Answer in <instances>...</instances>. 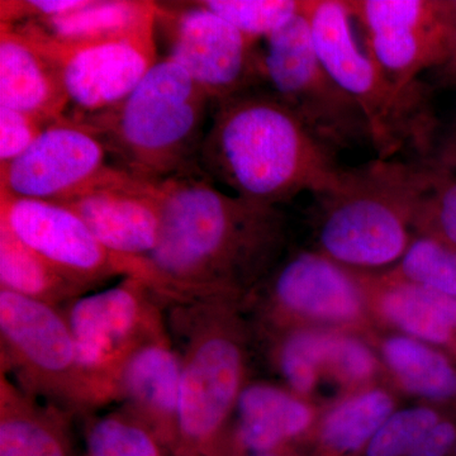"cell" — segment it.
Wrapping results in <instances>:
<instances>
[{
	"instance_id": "obj_1",
	"label": "cell",
	"mask_w": 456,
	"mask_h": 456,
	"mask_svg": "<svg viewBox=\"0 0 456 456\" xmlns=\"http://www.w3.org/2000/svg\"><path fill=\"white\" fill-rule=\"evenodd\" d=\"M158 184L161 224L141 281L165 303H245L277 268L285 242L281 207L228 194L200 165Z\"/></svg>"
},
{
	"instance_id": "obj_7",
	"label": "cell",
	"mask_w": 456,
	"mask_h": 456,
	"mask_svg": "<svg viewBox=\"0 0 456 456\" xmlns=\"http://www.w3.org/2000/svg\"><path fill=\"white\" fill-rule=\"evenodd\" d=\"M0 365L16 386L68 412L103 406L61 308L0 289Z\"/></svg>"
},
{
	"instance_id": "obj_24",
	"label": "cell",
	"mask_w": 456,
	"mask_h": 456,
	"mask_svg": "<svg viewBox=\"0 0 456 456\" xmlns=\"http://www.w3.org/2000/svg\"><path fill=\"white\" fill-rule=\"evenodd\" d=\"M384 362L404 391L456 411V364L436 347L404 335L382 344Z\"/></svg>"
},
{
	"instance_id": "obj_21",
	"label": "cell",
	"mask_w": 456,
	"mask_h": 456,
	"mask_svg": "<svg viewBox=\"0 0 456 456\" xmlns=\"http://www.w3.org/2000/svg\"><path fill=\"white\" fill-rule=\"evenodd\" d=\"M0 456H74L70 412L23 392L0 373Z\"/></svg>"
},
{
	"instance_id": "obj_15",
	"label": "cell",
	"mask_w": 456,
	"mask_h": 456,
	"mask_svg": "<svg viewBox=\"0 0 456 456\" xmlns=\"http://www.w3.org/2000/svg\"><path fill=\"white\" fill-rule=\"evenodd\" d=\"M0 222L60 274L89 290L112 277H132L128 261L106 250L68 207L0 193Z\"/></svg>"
},
{
	"instance_id": "obj_31",
	"label": "cell",
	"mask_w": 456,
	"mask_h": 456,
	"mask_svg": "<svg viewBox=\"0 0 456 456\" xmlns=\"http://www.w3.org/2000/svg\"><path fill=\"white\" fill-rule=\"evenodd\" d=\"M428 182L417 213L415 232L456 248V174L428 164Z\"/></svg>"
},
{
	"instance_id": "obj_17",
	"label": "cell",
	"mask_w": 456,
	"mask_h": 456,
	"mask_svg": "<svg viewBox=\"0 0 456 456\" xmlns=\"http://www.w3.org/2000/svg\"><path fill=\"white\" fill-rule=\"evenodd\" d=\"M180 371L179 353L167 327L125 360L114 384V402L154 432L170 456H184Z\"/></svg>"
},
{
	"instance_id": "obj_29",
	"label": "cell",
	"mask_w": 456,
	"mask_h": 456,
	"mask_svg": "<svg viewBox=\"0 0 456 456\" xmlns=\"http://www.w3.org/2000/svg\"><path fill=\"white\" fill-rule=\"evenodd\" d=\"M200 4L259 42L298 16L303 0H204Z\"/></svg>"
},
{
	"instance_id": "obj_9",
	"label": "cell",
	"mask_w": 456,
	"mask_h": 456,
	"mask_svg": "<svg viewBox=\"0 0 456 456\" xmlns=\"http://www.w3.org/2000/svg\"><path fill=\"white\" fill-rule=\"evenodd\" d=\"M77 356L102 403L114 402V384L125 360L142 342L167 329L165 303L139 278L84 294L61 308Z\"/></svg>"
},
{
	"instance_id": "obj_22",
	"label": "cell",
	"mask_w": 456,
	"mask_h": 456,
	"mask_svg": "<svg viewBox=\"0 0 456 456\" xmlns=\"http://www.w3.org/2000/svg\"><path fill=\"white\" fill-rule=\"evenodd\" d=\"M159 3L146 0H88L61 16L25 22L61 46L94 44L155 28Z\"/></svg>"
},
{
	"instance_id": "obj_10",
	"label": "cell",
	"mask_w": 456,
	"mask_h": 456,
	"mask_svg": "<svg viewBox=\"0 0 456 456\" xmlns=\"http://www.w3.org/2000/svg\"><path fill=\"white\" fill-rule=\"evenodd\" d=\"M158 20L169 35V56L208 94L213 103L264 86L257 42L200 4H159Z\"/></svg>"
},
{
	"instance_id": "obj_30",
	"label": "cell",
	"mask_w": 456,
	"mask_h": 456,
	"mask_svg": "<svg viewBox=\"0 0 456 456\" xmlns=\"http://www.w3.org/2000/svg\"><path fill=\"white\" fill-rule=\"evenodd\" d=\"M450 411L432 403L395 410L375 432L364 456H411L425 435Z\"/></svg>"
},
{
	"instance_id": "obj_13",
	"label": "cell",
	"mask_w": 456,
	"mask_h": 456,
	"mask_svg": "<svg viewBox=\"0 0 456 456\" xmlns=\"http://www.w3.org/2000/svg\"><path fill=\"white\" fill-rule=\"evenodd\" d=\"M12 26L26 32L59 62L69 106L74 108L71 118L93 116L116 106L158 62L155 28L113 40L61 46L27 23Z\"/></svg>"
},
{
	"instance_id": "obj_28",
	"label": "cell",
	"mask_w": 456,
	"mask_h": 456,
	"mask_svg": "<svg viewBox=\"0 0 456 456\" xmlns=\"http://www.w3.org/2000/svg\"><path fill=\"white\" fill-rule=\"evenodd\" d=\"M386 273L456 298V248L436 237L415 232L406 253Z\"/></svg>"
},
{
	"instance_id": "obj_36",
	"label": "cell",
	"mask_w": 456,
	"mask_h": 456,
	"mask_svg": "<svg viewBox=\"0 0 456 456\" xmlns=\"http://www.w3.org/2000/svg\"><path fill=\"white\" fill-rule=\"evenodd\" d=\"M445 2L446 23H448V47L443 65L434 70L435 79L441 86L456 88V0Z\"/></svg>"
},
{
	"instance_id": "obj_27",
	"label": "cell",
	"mask_w": 456,
	"mask_h": 456,
	"mask_svg": "<svg viewBox=\"0 0 456 456\" xmlns=\"http://www.w3.org/2000/svg\"><path fill=\"white\" fill-rule=\"evenodd\" d=\"M80 456H170L154 432L123 408L94 417Z\"/></svg>"
},
{
	"instance_id": "obj_16",
	"label": "cell",
	"mask_w": 456,
	"mask_h": 456,
	"mask_svg": "<svg viewBox=\"0 0 456 456\" xmlns=\"http://www.w3.org/2000/svg\"><path fill=\"white\" fill-rule=\"evenodd\" d=\"M59 204L77 213L93 235L114 256L139 272L158 244L161 206L158 184L134 178L121 169L82 193Z\"/></svg>"
},
{
	"instance_id": "obj_34",
	"label": "cell",
	"mask_w": 456,
	"mask_h": 456,
	"mask_svg": "<svg viewBox=\"0 0 456 456\" xmlns=\"http://www.w3.org/2000/svg\"><path fill=\"white\" fill-rule=\"evenodd\" d=\"M88 0H2L0 25H20L61 16L83 7Z\"/></svg>"
},
{
	"instance_id": "obj_23",
	"label": "cell",
	"mask_w": 456,
	"mask_h": 456,
	"mask_svg": "<svg viewBox=\"0 0 456 456\" xmlns=\"http://www.w3.org/2000/svg\"><path fill=\"white\" fill-rule=\"evenodd\" d=\"M395 406L391 393L375 387L347 395L318 419L310 456H364Z\"/></svg>"
},
{
	"instance_id": "obj_38",
	"label": "cell",
	"mask_w": 456,
	"mask_h": 456,
	"mask_svg": "<svg viewBox=\"0 0 456 456\" xmlns=\"http://www.w3.org/2000/svg\"><path fill=\"white\" fill-rule=\"evenodd\" d=\"M242 456H305L299 449L274 450V452H251Z\"/></svg>"
},
{
	"instance_id": "obj_19",
	"label": "cell",
	"mask_w": 456,
	"mask_h": 456,
	"mask_svg": "<svg viewBox=\"0 0 456 456\" xmlns=\"http://www.w3.org/2000/svg\"><path fill=\"white\" fill-rule=\"evenodd\" d=\"M0 106L46 123L69 108L59 62L17 26L0 25Z\"/></svg>"
},
{
	"instance_id": "obj_3",
	"label": "cell",
	"mask_w": 456,
	"mask_h": 456,
	"mask_svg": "<svg viewBox=\"0 0 456 456\" xmlns=\"http://www.w3.org/2000/svg\"><path fill=\"white\" fill-rule=\"evenodd\" d=\"M428 182V165L410 159L342 170L334 188L314 196L317 251L355 272L393 268L415 236Z\"/></svg>"
},
{
	"instance_id": "obj_14",
	"label": "cell",
	"mask_w": 456,
	"mask_h": 456,
	"mask_svg": "<svg viewBox=\"0 0 456 456\" xmlns=\"http://www.w3.org/2000/svg\"><path fill=\"white\" fill-rule=\"evenodd\" d=\"M261 285L265 287L270 321L279 329L303 321L356 326L367 320L360 272L320 251H301L288 257Z\"/></svg>"
},
{
	"instance_id": "obj_6",
	"label": "cell",
	"mask_w": 456,
	"mask_h": 456,
	"mask_svg": "<svg viewBox=\"0 0 456 456\" xmlns=\"http://www.w3.org/2000/svg\"><path fill=\"white\" fill-rule=\"evenodd\" d=\"M318 59L336 83L358 104L379 159L399 154L425 161L440 123L432 107L431 86H402L360 49L345 0H303Z\"/></svg>"
},
{
	"instance_id": "obj_35",
	"label": "cell",
	"mask_w": 456,
	"mask_h": 456,
	"mask_svg": "<svg viewBox=\"0 0 456 456\" xmlns=\"http://www.w3.org/2000/svg\"><path fill=\"white\" fill-rule=\"evenodd\" d=\"M455 445L456 412L450 411L425 435L411 456H450Z\"/></svg>"
},
{
	"instance_id": "obj_18",
	"label": "cell",
	"mask_w": 456,
	"mask_h": 456,
	"mask_svg": "<svg viewBox=\"0 0 456 456\" xmlns=\"http://www.w3.org/2000/svg\"><path fill=\"white\" fill-rule=\"evenodd\" d=\"M318 419L314 408L289 389L248 382L237 401L222 456L301 450L311 443Z\"/></svg>"
},
{
	"instance_id": "obj_25",
	"label": "cell",
	"mask_w": 456,
	"mask_h": 456,
	"mask_svg": "<svg viewBox=\"0 0 456 456\" xmlns=\"http://www.w3.org/2000/svg\"><path fill=\"white\" fill-rule=\"evenodd\" d=\"M0 289L62 308L86 289L60 274L0 222Z\"/></svg>"
},
{
	"instance_id": "obj_26",
	"label": "cell",
	"mask_w": 456,
	"mask_h": 456,
	"mask_svg": "<svg viewBox=\"0 0 456 456\" xmlns=\"http://www.w3.org/2000/svg\"><path fill=\"white\" fill-rule=\"evenodd\" d=\"M284 330L287 332L275 346V364L290 392L310 397L325 377L330 330L299 326Z\"/></svg>"
},
{
	"instance_id": "obj_2",
	"label": "cell",
	"mask_w": 456,
	"mask_h": 456,
	"mask_svg": "<svg viewBox=\"0 0 456 456\" xmlns=\"http://www.w3.org/2000/svg\"><path fill=\"white\" fill-rule=\"evenodd\" d=\"M200 167L235 196L281 207L298 194L334 188L344 167L336 152L314 136L266 86H255L213 103Z\"/></svg>"
},
{
	"instance_id": "obj_20",
	"label": "cell",
	"mask_w": 456,
	"mask_h": 456,
	"mask_svg": "<svg viewBox=\"0 0 456 456\" xmlns=\"http://www.w3.org/2000/svg\"><path fill=\"white\" fill-rule=\"evenodd\" d=\"M368 308L404 336L456 360V298L387 274L360 272Z\"/></svg>"
},
{
	"instance_id": "obj_32",
	"label": "cell",
	"mask_w": 456,
	"mask_h": 456,
	"mask_svg": "<svg viewBox=\"0 0 456 456\" xmlns=\"http://www.w3.org/2000/svg\"><path fill=\"white\" fill-rule=\"evenodd\" d=\"M377 369L378 360L364 342L330 330L325 377L344 388L360 392L369 388Z\"/></svg>"
},
{
	"instance_id": "obj_12",
	"label": "cell",
	"mask_w": 456,
	"mask_h": 456,
	"mask_svg": "<svg viewBox=\"0 0 456 456\" xmlns=\"http://www.w3.org/2000/svg\"><path fill=\"white\" fill-rule=\"evenodd\" d=\"M364 29L367 53L402 86L443 65L448 47L444 0H345Z\"/></svg>"
},
{
	"instance_id": "obj_11",
	"label": "cell",
	"mask_w": 456,
	"mask_h": 456,
	"mask_svg": "<svg viewBox=\"0 0 456 456\" xmlns=\"http://www.w3.org/2000/svg\"><path fill=\"white\" fill-rule=\"evenodd\" d=\"M95 132L65 116L50 123L20 158L0 167V193L59 203L116 173Z\"/></svg>"
},
{
	"instance_id": "obj_5",
	"label": "cell",
	"mask_w": 456,
	"mask_h": 456,
	"mask_svg": "<svg viewBox=\"0 0 456 456\" xmlns=\"http://www.w3.org/2000/svg\"><path fill=\"white\" fill-rule=\"evenodd\" d=\"M209 106L208 94L165 57L118 104L74 119L95 132L118 169L160 183L200 165Z\"/></svg>"
},
{
	"instance_id": "obj_37",
	"label": "cell",
	"mask_w": 456,
	"mask_h": 456,
	"mask_svg": "<svg viewBox=\"0 0 456 456\" xmlns=\"http://www.w3.org/2000/svg\"><path fill=\"white\" fill-rule=\"evenodd\" d=\"M424 163L443 167L456 174V119L449 127L439 126L430 155Z\"/></svg>"
},
{
	"instance_id": "obj_39",
	"label": "cell",
	"mask_w": 456,
	"mask_h": 456,
	"mask_svg": "<svg viewBox=\"0 0 456 456\" xmlns=\"http://www.w3.org/2000/svg\"><path fill=\"white\" fill-rule=\"evenodd\" d=\"M450 456H456V445H455L454 450H452V455H450Z\"/></svg>"
},
{
	"instance_id": "obj_33",
	"label": "cell",
	"mask_w": 456,
	"mask_h": 456,
	"mask_svg": "<svg viewBox=\"0 0 456 456\" xmlns=\"http://www.w3.org/2000/svg\"><path fill=\"white\" fill-rule=\"evenodd\" d=\"M50 123L0 106V167L20 158Z\"/></svg>"
},
{
	"instance_id": "obj_8",
	"label": "cell",
	"mask_w": 456,
	"mask_h": 456,
	"mask_svg": "<svg viewBox=\"0 0 456 456\" xmlns=\"http://www.w3.org/2000/svg\"><path fill=\"white\" fill-rule=\"evenodd\" d=\"M264 86L287 104L321 142L341 150L371 146L364 114L318 59L301 11L265 40Z\"/></svg>"
},
{
	"instance_id": "obj_4",
	"label": "cell",
	"mask_w": 456,
	"mask_h": 456,
	"mask_svg": "<svg viewBox=\"0 0 456 456\" xmlns=\"http://www.w3.org/2000/svg\"><path fill=\"white\" fill-rule=\"evenodd\" d=\"M244 303H173L167 330L180 356V437L184 456H222L248 380Z\"/></svg>"
}]
</instances>
